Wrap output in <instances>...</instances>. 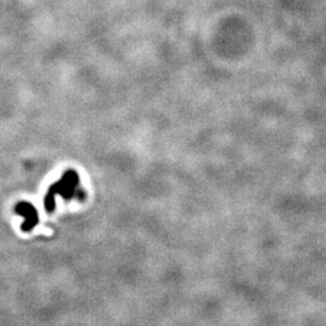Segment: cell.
Listing matches in <instances>:
<instances>
[{
    "label": "cell",
    "instance_id": "1",
    "mask_svg": "<svg viewBox=\"0 0 326 326\" xmlns=\"http://www.w3.org/2000/svg\"><path fill=\"white\" fill-rule=\"evenodd\" d=\"M77 184V177L74 172H69L66 173L63 179L57 183L56 185L50 187V192H48L47 197H46V209L47 211L53 210V196L54 193H59V195H63L64 197L69 198L71 197V195L74 193L75 186Z\"/></svg>",
    "mask_w": 326,
    "mask_h": 326
},
{
    "label": "cell",
    "instance_id": "2",
    "mask_svg": "<svg viewBox=\"0 0 326 326\" xmlns=\"http://www.w3.org/2000/svg\"><path fill=\"white\" fill-rule=\"evenodd\" d=\"M16 213L26 216V221H24L22 225L23 231H29V229L34 227L36 222H38V214H36L35 208L29 203L23 202V203L18 204L16 207Z\"/></svg>",
    "mask_w": 326,
    "mask_h": 326
}]
</instances>
